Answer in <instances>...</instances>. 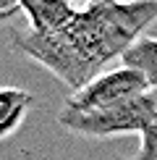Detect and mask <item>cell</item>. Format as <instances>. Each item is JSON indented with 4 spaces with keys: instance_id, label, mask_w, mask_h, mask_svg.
<instances>
[{
    "instance_id": "ba28073f",
    "label": "cell",
    "mask_w": 157,
    "mask_h": 160,
    "mask_svg": "<svg viewBox=\"0 0 157 160\" xmlns=\"http://www.w3.org/2000/svg\"><path fill=\"white\" fill-rule=\"evenodd\" d=\"M18 11H21V0H0V21L16 16Z\"/></svg>"
},
{
    "instance_id": "3957f363",
    "label": "cell",
    "mask_w": 157,
    "mask_h": 160,
    "mask_svg": "<svg viewBox=\"0 0 157 160\" xmlns=\"http://www.w3.org/2000/svg\"><path fill=\"white\" fill-rule=\"evenodd\" d=\"M149 92V84L139 71L121 66L113 71H102L100 76H94L89 84H84L81 89L71 92V97L65 100L63 110L68 113H94V110H105L121 105L126 100H134Z\"/></svg>"
},
{
    "instance_id": "277c9868",
    "label": "cell",
    "mask_w": 157,
    "mask_h": 160,
    "mask_svg": "<svg viewBox=\"0 0 157 160\" xmlns=\"http://www.w3.org/2000/svg\"><path fill=\"white\" fill-rule=\"evenodd\" d=\"M21 13L26 16L29 32L52 34L74 21L78 5H74L71 0H21Z\"/></svg>"
},
{
    "instance_id": "52a82bcc",
    "label": "cell",
    "mask_w": 157,
    "mask_h": 160,
    "mask_svg": "<svg viewBox=\"0 0 157 160\" xmlns=\"http://www.w3.org/2000/svg\"><path fill=\"white\" fill-rule=\"evenodd\" d=\"M123 160H157V113L139 131V150Z\"/></svg>"
},
{
    "instance_id": "7a4b0ae2",
    "label": "cell",
    "mask_w": 157,
    "mask_h": 160,
    "mask_svg": "<svg viewBox=\"0 0 157 160\" xmlns=\"http://www.w3.org/2000/svg\"><path fill=\"white\" fill-rule=\"evenodd\" d=\"M157 113V97L155 92L126 100L121 105L94 113H68L60 110L58 121L65 131L76 137H89V139H105V137H123V134H139L147 126V121Z\"/></svg>"
},
{
    "instance_id": "5b68a950",
    "label": "cell",
    "mask_w": 157,
    "mask_h": 160,
    "mask_svg": "<svg viewBox=\"0 0 157 160\" xmlns=\"http://www.w3.org/2000/svg\"><path fill=\"white\" fill-rule=\"evenodd\" d=\"M34 97L18 87H0V142L8 139L29 116Z\"/></svg>"
},
{
    "instance_id": "6da1fadb",
    "label": "cell",
    "mask_w": 157,
    "mask_h": 160,
    "mask_svg": "<svg viewBox=\"0 0 157 160\" xmlns=\"http://www.w3.org/2000/svg\"><path fill=\"white\" fill-rule=\"evenodd\" d=\"M157 21V0H94L52 34L13 32V50L47 68L68 89H81Z\"/></svg>"
},
{
    "instance_id": "8992f818",
    "label": "cell",
    "mask_w": 157,
    "mask_h": 160,
    "mask_svg": "<svg viewBox=\"0 0 157 160\" xmlns=\"http://www.w3.org/2000/svg\"><path fill=\"white\" fill-rule=\"evenodd\" d=\"M121 61H123V66L139 71V74L147 79V84H149V89L155 92V97H157V37L136 39V42L126 50V55H123Z\"/></svg>"
},
{
    "instance_id": "9c48e42d",
    "label": "cell",
    "mask_w": 157,
    "mask_h": 160,
    "mask_svg": "<svg viewBox=\"0 0 157 160\" xmlns=\"http://www.w3.org/2000/svg\"><path fill=\"white\" fill-rule=\"evenodd\" d=\"M71 3H74V5H78V8H81V5H89V3H94V0H71Z\"/></svg>"
}]
</instances>
